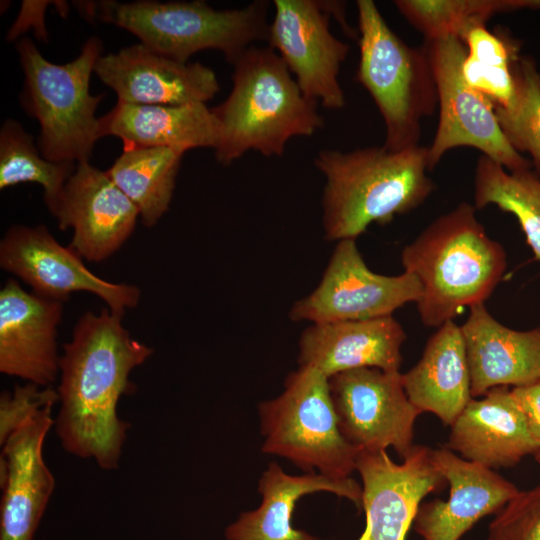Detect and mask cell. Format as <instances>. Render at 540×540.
Wrapping results in <instances>:
<instances>
[{"mask_svg":"<svg viewBox=\"0 0 540 540\" xmlns=\"http://www.w3.org/2000/svg\"><path fill=\"white\" fill-rule=\"evenodd\" d=\"M184 153L167 147H126L106 173L153 227L168 211Z\"/></svg>","mask_w":540,"mask_h":540,"instance_id":"26","label":"cell"},{"mask_svg":"<svg viewBox=\"0 0 540 540\" xmlns=\"http://www.w3.org/2000/svg\"><path fill=\"white\" fill-rule=\"evenodd\" d=\"M59 401L57 390L33 383L16 385L12 392L3 391L0 396V445L30 415L47 405Z\"/></svg>","mask_w":540,"mask_h":540,"instance_id":"33","label":"cell"},{"mask_svg":"<svg viewBox=\"0 0 540 540\" xmlns=\"http://www.w3.org/2000/svg\"><path fill=\"white\" fill-rule=\"evenodd\" d=\"M53 406L26 418L1 446L0 540H33L53 493L54 477L42 452Z\"/></svg>","mask_w":540,"mask_h":540,"instance_id":"17","label":"cell"},{"mask_svg":"<svg viewBox=\"0 0 540 540\" xmlns=\"http://www.w3.org/2000/svg\"><path fill=\"white\" fill-rule=\"evenodd\" d=\"M62 316V302L27 292L8 279L0 290V371L41 387L54 383Z\"/></svg>","mask_w":540,"mask_h":540,"instance_id":"18","label":"cell"},{"mask_svg":"<svg viewBox=\"0 0 540 540\" xmlns=\"http://www.w3.org/2000/svg\"><path fill=\"white\" fill-rule=\"evenodd\" d=\"M24 72L20 104L40 125L38 148L52 162H89L102 138L96 110L104 95L90 93V79L104 46L100 38L85 41L79 55L65 64L46 59L27 37L16 44Z\"/></svg>","mask_w":540,"mask_h":540,"instance_id":"6","label":"cell"},{"mask_svg":"<svg viewBox=\"0 0 540 540\" xmlns=\"http://www.w3.org/2000/svg\"><path fill=\"white\" fill-rule=\"evenodd\" d=\"M52 215L60 230L72 229L69 246L95 263L118 251L140 218L137 207L106 171L90 162L77 164Z\"/></svg>","mask_w":540,"mask_h":540,"instance_id":"15","label":"cell"},{"mask_svg":"<svg viewBox=\"0 0 540 540\" xmlns=\"http://www.w3.org/2000/svg\"><path fill=\"white\" fill-rule=\"evenodd\" d=\"M314 165L324 175L322 223L329 240H356L425 202L435 186L428 177V147L391 151L382 146L349 152L321 150Z\"/></svg>","mask_w":540,"mask_h":540,"instance_id":"2","label":"cell"},{"mask_svg":"<svg viewBox=\"0 0 540 540\" xmlns=\"http://www.w3.org/2000/svg\"><path fill=\"white\" fill-rule=\"evenodd\" d=\"M428 54L436 83L439 120L428 147L432 170L453 148L472 147L501 164L509 172L531 169L524 158L505 139L493 103L464 81L461 64L466 47L458 37L427 41Z\"/></svg>","mask_w":540,"mask_h":540,"instance_id":"9","label":"cell"},{"mask_svg":"<svg viewBox=\"0 0 540 540\" xmlns=\"http://www.w3.org/2000/svg\"><path fill=\"white\" fill-rule=\"evenodd\" d=\"M466 47L461 64L464 81L488 98L494 107H504L515 92L513 63L520 56V45L503 32L494 33L479 25L460 37Z\"/></svg>","mask_w":540,"mask_h":540,"instance_id":"29","label":"cell"},{"mask_svg":"<svg viewBox=\"0 0 540 540\" xmlns=\"http://www.w3.org/2000/svg\"><path fill=\"white\" fill-rule=\"evenodd\" d=\"M341 434L359 451L392 447L403 460L412 450L421 412L409 401L402 373L358 368L329 378Z\"/></svg>","mask_w":540,"mask_h":540,"instance_id":"11","label":"cell"},{"mask_svg":"<svg viewBox=\"0 0 540 540\" xmlns=\"http://www.w3.org/2000/svg\"><path fill=\"white\" fill-rule=\"evenodd\" d=\"M475 211L474 205L460 203L401 252L404 271L421 285L416 304L427 327L439 328L464 309L484 304L504 276L506 252L489 237Z\"/></svg>","mask_w":540,"mask_h":540,"instance_id":"3","label":"cell"},{"mask_svg":"<svg viewBox=\"0 0 540 540\" xmlns=\"http://www.w3.org/2000/svg\"><path fill=\"white\" fill-rule=\"evenodd\" d=\"M460 328L472 398L495 387L540 381V328L511 329L497 321L485 304L471 307Z\"/></svg>","mask_w":540,"mask_h":540,"instance_id":"21","label":"cell"},{"mask_svg":"<svg viewBox=\"0 0 540 540\" xmlns=\"http://www.w3.org/2000/svg\"><path fill=\"white\" fill-rule=\"evenodd\" d=\"M474 180L475 208L493 204L513 214L534 260L540 262V177L531 169L509 172L498 162L481 155Z\"/></svg>","mask_w":540,"mask_h":540,"instance_id":"27","label":"cell"},{"mask_svg":"<svg viewBox=\"0 0 540 540\" xmlns=\"http://www.w3.org/2000/svg\"><path fill=\"white\" fill-rule=\"evenodd\" d=\"M258 491L262 496L260 506L243 512L227 527V540H318L291 523L297 501L314 492H331L358 508L362 506V487L354 479H336L316 472L289 475L275 462L263 472Z\"/></svg>","mask_w":540,"mask_h":540,"instance_id":"24","label":"cell"},{"mask_svg":"<svg viewBox=\"0 0 540 540\" xmlns=\"http://www.w3.org/2000/svg\"><path fill=\"white\" fill-rule=\"evenodd\" d=\"M122 317L108 308L85 312L59 361L57 436L67 452L105 470L118 467L130 427L118 417V401L135 391L129 375L153 353L131 337Z\"/></svg>","mask_w":540,"mask_h":540,"instance_id":"1","label":"cell"},{"mask_svg":"<svg viewBox=\"0 0 540 540\" xmlns=\"http://www.w3.org/2000/svg\"><path fill=\"white\" fill-rule=\"evenodd\" d=\"M409 401L451 426L472 399L460 326L448 321L428 339L420 360L402 374Z\"/></svg>","mask_w":540,"mask_h":540,"instance_id":"25","label":"cell"},{"mask_svg":"<svg viewBox=\"0 0 540 540\" xmlns=\"http://www.w3.org/2000/svg\"><path fill=\"white\" fill-rule=\"evenodd\" d=\"M76 163L47 160L34 143L33 136L18 121L8 118L0 129V189L21 183H37L53 214Z\"/></svg>","mask_w":540,"mask_h":540,"instance_id":"28","label":"cell"},{"mask_svg":"<svg viewBox=\"0 0 540 540\" xmlns=\"http://www.w3.org/2000/svg\"><path fill=\"white\" fill-rule=\"evenodd\" d=\"M232 65L231 92L211 108L220 129L215 149L220 164L230 165L250 150L281 156L291 138L323 127L318 103L302 93L272 48L252 45Z\"/></svg>","mask_w":540,"mask_h":540,"instance_id":"4","label":"cell"},{"mask_svg":"<svg viewBox=\"0 0 540 540\" xmlns=\"http://www.w3.org/2000/svg\"><path fill=\"white\" fill-rule=\"evenodd\" d=\"M70 246H62L45 225L11 226L0 241V267L32 288V292L62 303L73 293L88 292L102 299L114 314L137 307L141 290L113 283L92 273Z\"/></svg>","mask_w":540,"mask_h":540,"instance_id":"12","label":"cell"},{"mask_svg":"<svg viewBox=\"0 0 540 540\" xmlns=\"http://www.w3.org/2000/svg\"><path fill=\"white\" fill-rule=\"evenodd\" d=\"M511 391L524 414L529 432L535 443L536 450L533 457L540 464V381L525 386L513 387Z\"/></svg>","mask_w":540,"mask_h":540,"instance_id":"34","label":"cell"},{"mask_svg":"<svg viewBox=\"0 0 540 540\" xmlns=\"http://www.w3.org/2000/svg\"><path fill=\"white\" fill-rule=\"evenodd\" d=\"M267 43L287 65L302 93L327 109L345 106L338 80L350 45L330 31L326 1L274 0Z\"/></svg>","mask_w":540,"mask_h":540,"instance_id":"13","label":"cell"},{"mask_svg":"<svg viewBox=\"0 0 540 540\" xmlns=\"http://www.w3.org/2000/svg\"><path fill=\"white\" fill-rule=\"evenodd\" d=\"M356 5L360 47L356 80L384 120L383 146L391 151L417 146L421 120L438 106L426 49L413 48L397 36L372 0H358Z\"/></svg>","mask_w":540,"mask_h":540,"instance_id":"7","label":"cell"},{"mask_svg":"<svg viewBox=\"0 0 540 540\" xmlns=\"http://www.w3.org/2000/svg\"><path fill=\"white\" fill-rule=\"evenodd\" d=\"M258 409L264 453L336 479L356 470L360 451L341 434L329 378L320 371L299 366L287 376L283 392Z\"/></svg>","mask_w":540,"mask_h":540,"instance_id":"8","label":"cell"},{"mask_svg":"<svg viewBox=\"0 0 540 540\" xmlns=\"http://www.w3.org/2000/svg\"><path fill=\"white\" fill-rule=\"evenodd\" d=\"M86 17L134 34L149 49L181 63L202 50L222 52L233 64L249 47L266 41L269 2L218 10L205 1H98L79 5Z\"/></svg>","mask_w":540,"mask_h":540,"instance_id":"5","label":"cell"},{"mask_svg":"<svg viewBox=\"0 0 540 540\" xmlns=\"http://www.w3.org/2000/svg\"><path fill=\"white\" fill-rule=\"evenodd\" d=\"M421 293L409 272L389 276L370 270L356 240L345 239L338 241L318 286L296 301L289 315L311 323L375 319L417 303Z\"/></svg>","mask_w":540,"mask_h":540,"instance_id":"10","label":"cell"},{"mask_svg":"<svg viewBox=\"0 0 540 540\" xmlns=\"http://www.w3.org/2000/svg\"><path fill=\"white\" fill-rule=\"evenodd\" d=\"M515 92L504 107H494L507 142L531 156L534 172L540 177V73L535 61L519 56L513 63Z\"/></svg>","mask_w":540,"mask_h":540,"instance_id":"31","label":"cell"},{"mask_svg":"<svg viewBox=\"0 0 540 540\" xmlns=\"http://www.w3.org/2000/svg\"><path fill=\"white\" fill-rule=\"evenodd\" d=\"M431 455L449 484V497L420 504L412 526L424 540H460L520 491L493 469L465 460L446 447L432 449Z\"/></svg>","mask_w":540,"mask_h":540,"instance_id":"19","label":"cell"},{"mask_svg":"<svg viewBox=\"0 0 540 540\" xmlns=\"http://www.w3.org/2000/svg\"><path fill=\"white\" fill-rule=\"evenodd\" d=\"M445 447L490 469L512 467L536 446L511 389L499 386L472 398L450 426Z\"/></svg>","mask_w":540,"mask_h":540,"instance_id":"22","label":"cell"},{"mask_svg":"<svg viewBox=\"0 0 540 540\" xmlns=\"http://www.w3.org/2000/svg\"><path fill=\"white\" fill-rule=\"evenodd\" d=\"M101 137L115 136L126 147H167L185 153L196 148L216 149L220 129L205 103L143 105L117 101L100 117Z\"/></svg>","mask_w":540,"mask_h":540,"instance_id":"23","label":"cell"},{"mask_svg":"<svg viewBox=\"0 0 540 540\" xmlns=\"http://www.w3.org/2000/svg\"><path fill=\"white\" fill-rule=\"evenodd\" d=\"M406 333L393 317L311 323L299 341V366L330 378L358 368L400 371Z\"/></svg>","mask_w":540,"mask_h":540,"instance_id":"20","label":"cell"},{"mask_svg":"<svg viewBox=\"0 0 540 540\" xmlns=\"http://www.w3.org/2000/svg\"><path fill=\"white\" fill-rule=\"evenodd\" d=\"M94 73L116 93L119 102L131 104H206L220 90L210 67L178 62L141 43L103 54Z\"/></svg>","mask_w":540,"mask_h":540,"instance_id":"16","label":"cell"},{"mask_svg":"<svg viewBox=\"0 0 540 540\" xmlns=\"http://www.w3.org/2000/svg\"><path fill=\"white\" fill-rule=\"evenodd\" d=\"M486 540H540V484L519 491L496 513Z\"/></svg>","mask_w":540,"mask_h":540,"instance_id":"32","label":"cell"},{"mask_svg":"<svg viewBox=\"0 0 540 540\" xmlns=\"http://www.w3.org/2000/svg\"><path fill=\"white\" fill-rule=\"evenodd\" d=\"M398 11L427 41L460 38L468 29L486 25L496 13L540 7L524 0H397Z\"/></svg>","mask_w":540,"mask_h":540,"instance_id":"30","label":"cell"},{"mask_svg":"<svg viewBox=\"0 0 540 540\" xmlns=\"http://www.w3.org/2000/svg\"><path fill=\"white\" fill-rule=\"evenodd\" d=\"M431 451L414 445L401 463L386 450L359 452L356 470L362 480L366 526L358 540H405L423 498L446 483Z\"/></svg>","mask_w":540,"mask_h":540,"instance_id":"14","label":"cell"}]
</instances>
